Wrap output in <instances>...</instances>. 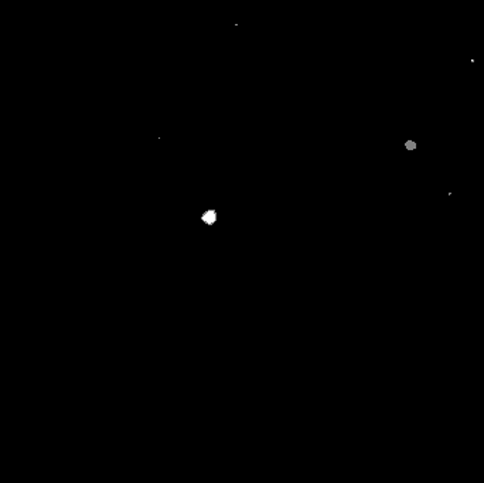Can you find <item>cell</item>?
Wrapping results in <instances>:
<instances>
[{
  "instance_id": "1",
  "label": "cell",
  "mask_w": 484,
  "mask_h": 483,
  "mask_svg": "<svg viewBox=\"0 0 484 483\" xmlns=\"http://www.w3.org/2000/svg\"><path fill=\"white\" fill-rule=\"evenodd\" d=\"M214 217H215V213L214 211H210L207 214H204V221H208V224H212V221H214Z\"/></svg>"
}]
</instances>
